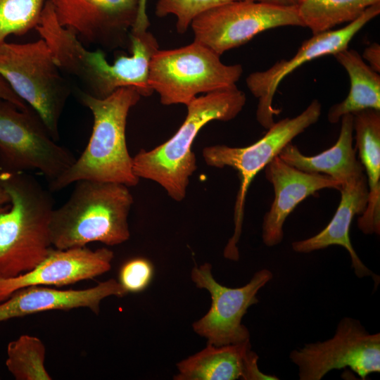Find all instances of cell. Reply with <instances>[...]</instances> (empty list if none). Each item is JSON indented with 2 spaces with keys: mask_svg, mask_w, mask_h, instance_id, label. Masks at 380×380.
Listing matches in <instances>:
<instances>
[{
  "mask_svg": "<svg viewBox=\"0 0 380 380\" xmlns=\"http://www.w3.org/2000/svg\"><path fill=\"white\" fill-rule=\"evenodd\" d=\"M321 113V103L314 99L301 113L274 122L262 138L248 146L213 145L203 149L208 165L232 167L238 172L240 179L234 212V231L224 249L227 259L236 261L239 258L237 243L241 234L246 197L252 181L286 144L316 123Z\"/></svg>",
  "mask_w": 380,
  "mask_h": 380,
  "instance_id": "7",
  "label": "cell"
},
{
  "mask_svg": "<svg viewBox=\"0 0 380 380\" xmlns=\"http://www.w3.org/2000/svg\"><path fill=\"white\" fill-rule=\"evenodd\" d=\"M212 265L195 266L191 278L197 288L207 290L211 297L208 312L193 324L194 331L214 346L239 343L250 341V333L242 319L248 309L258 303L257 294L272 279L267 269L257 271L246 285L230 288L214 278Z\"/></svg>",
  "mask_w": 380,
  "mask_h": 380,
  "instance_id": "11",
  "label": "cell"
},
{
  "mask_svg": "<svg viewBox=\"0 0 380 380\" xmlns=\"http://www.w3.org/2000/svg\"><path fill=\"white\" fill-rule=\"evenodd\" d=\"M6 366L16 380H51L45 367L46 348L41 339L23 334L8 343Z\"/></svg>",
  "mask_w": 380,
  "mask_h": 380,
  "instance_id": "24",
  "label": "cell"
},
{
  "mask_svg": "<svg viewBox=\"0 0 380 380\" xmlns=\"http://www.w3.org/2000/svg\"><path fill=\"white\" fill-rule=\"evenodd\" d=\"M113 252L86 246L53 248L31 271L9 279H0V302L15 291L34 285L62 286L94 279L111 268Z\"/></svg>",
  "mask_w": 380,
  "mask_h": 380,
  "instance_id": "14",
  "label": "cell"
},
{
  "mask_svg": "<svg viewBox=\"0 0 380 380\" xmlns=\"http://www.w3.org/2000/svg\"><path fill=\"white\" fill-rule=\"evenodd\" d=\"M0 182L10 196L0 213V279H9L31 271L53 248L54 201L51 191L25 172L0 170Z\"/></svg>",
  "mask_w": 380,
  "mask_h": 380,
  "instance_id": "3",
  "label": "cell"
},
{
  "mask_svg": "<svg viewBox=\"0 0 380 380\" xmlns=\"http://www.w3.org/2000/svg\"><path fill=\"white\" fill-rule=\"evenodd\" d=\"M7 203H10V196L0 182V213L6 208L3 207Z\"/></svg>",
  "mask_w": 380,
  "mask_h": 380,
  "instance_id": "32",
  "label": "cell"
},
{
  "mask_svg": "<svg viewBox=\"0 0 380 380\" xmlns=\"http://www.w3.org/2000/svg\"><path fill=\"white\" fill-rule=\"evenodd\" d=\"M127 293L118 281L110 279L80 290H59L34 285L20 289L0 302V322L49 310L88 308L95 314L101 302L109 296L122 298Z\"/></svg>",
  "mask_w": 380,
  "mask_h": 380,
  "instance_id": "16",
  "label": "cell"
},
{
  "mask_svg": "<svg viewBox=\"0 0 380 380\" xmlns=\"http://www.w3.org/2000/svg\"><path fill=\"white\" fill-rule=\"evenodd\" d=\"M44 0H0V45L11 35H23L40 22Z\"/></svg>",
  "mask_w": 380,
  "mask_h": 380,
  "instance_id": "25",
  "label": "cell"
},
{
  "mask_svg": "<svg viewBox=\"0 0 380 380\" xmlns=\"http://www.w3.org/2000/svg\"><path fill=\"white\" fill-rule=\"evenodd\" d=\"M67 148L58 145L39 116L32 109H19L0 98V170H38L49 186L75 161Z\"/></svg>",
  "mask_w": 380,
  "mask_h": 380,
  "instance_id": "8",
  "label": "cell"
},
{
  "mask_svg": "<svg viewBox=\"0 0 380 380\" xmlns=\"http://www.w3.org/2000/svg\"><path fill=\"white\" fill-rule=\"evenodd\" d=\"M133 203L125 184L90 179L75 182L68 199L52 212L53 247L67 249L91 242L107 246L125 242L130 236L128 216Z\"/></svg>",
  "mask_w": 380,
  "mask_h": 380,
  "instance_id": "4",
  "label": "cell"
},
{
  "mask_svg": "<svg viewBox=\"0 0 380 380\" xmlns=\"http://www.w3.org/2000/svg\"><path fill=\"white\" fill-rule=\"evenodd\" d=\"M264 169L266 179L272 184L274 192L273 202L264 215L262 226V241L268 247L282 241L284 222L301 201L324 189H341V184L331 177L300 170L278 156Z\"/></svg>",
  "mask_w": 380,
  "mask_h": 380,
  "instance_id": "15",
  "label": "cell"
},
{
  "mask_svg": "<svg viewBox=\"0 0 380 380\" xmlns=\"http://www.w3.org/2000/svg\"><path fill=\"white\" fill-rule=\"evenodd\" d=\"M233 0H158L155 13L158 17L175 15L178 33L186 32L194 19L205 11Z\"/></svg>",
  "mask_w": 380,
  "mask_h": 380,
  "instance_id": "26",
  "label": "cell"
},
{
  "mask_svg": "<svg viewBox=\"0 0 380 380\" xmlns=\"http://www.w3.org/2000/svg\"><path fill=\"white\" fill-rule=\"evenodd\" d=\"M285 26L304 27L296 6L233 0L200 14L191 24L194 41L218 55L240 46L260 32Z\"/></svg>",
  "mask_w": 380,
  "mask_h": 380,
  "instance_id": "9",
  "label": "cell"
},
{
  "mask_svg": "<svg viewBox=\"0 0 380 380\" xmlns=\"http://www.w3.org/2000/svg\"><path fill=\"white\" fill-rule=\"evenodd\" d=\"M129 37L130 56H120L110 64L103 51L96 53L93 61L89 95L104 99L125 87H134L141 96L153 93L148 75L151 58L159 49L157 39L147 30L140 33L130 32Z\"/></svg>",
  "mask_w": 380,
  "mask_h": 380,
  "instance_id": "17",
  "label": "cell"
},
{
  "mask_svg": "<svg viewBox=\"0 0 380 380\" xmlns=\"http://www.w3.org/2000/svg\"><path fill=\"white\" fill-rule=\"evenodd\" d=\"M378 3L380 0H299L296 7L304 27L315 34L354 21Z\"/></svg>",
  "mask_w": 380,
  "mask_h": 380,
  "instance_id": "23",
  "label": "cell"
},
{
  "mask_svg": "<svg viewBox=\"0 0 380 380\" xmlns=\"http://www.w3.org/2000/svg\"><path fill=\"white\" fill-rule=\"evenodd\" d=\"M346 70L350 80L346 98L333 105L328 112V120L335 124L346 114L365 109L380 110V76L366 64L355 50L346 49L333 55Z\"/></svg>",
  "mask_w": 380,
  "mask_h": 380,
  "instance_id": "22",
  "label": "cell"
},
{
  "mask_svg": "<svg viewBox=\"0 0 380 380\" xmlns=\"http://www.w3.org/2000/svg\"><path fill=\"white\" fill-rule=\"evenodd\" d=\"M246 101L244 92L236 85L194 98L186 106V118L170 139L151 150H140L133 157L134 174L158 183L171 198L182 201L197 169L192 145L199 131L211 121L233 120Z\"/></svg>",
  "mask_w": 380,
  "mask_h": 380,
  "instance_id": "2",
  "label": "cell"
},
{
  "mask_svg": "<svg viewBox=\"0 0 380 380\" xmlns=\"http://www.w3.org/2000/svg\"><path fill=\"white\" fill-rule=\"evenodd\" d=\"M355 149L366 170L368 201L357 219L365 234H380V110L365 109L353 114Z\"/></svg>",
  "mask_w": 380,
  "mask_h": 380,
  "instance_id": "20",
  "label": "cell"
},
{
  "mask_svg": "<svg viewBox=\"0 0 380 380\" xmlns=\"http://www.w3.org/2000/svg\"><path fill=\"white\" fill-rule=\"evenodd\" d=\"M251 1H256L265 3L269 4L283 6H296L299 0H246Z\"/></svg>",
  "mask_w": 380,
  "mask_h": 380,
  "instance_id": "31",
  "label": "cell"
},
{
  "mask_svg": "<svg viewBox=\"0 0 380 380\" xmlns=\"http://www.w3.org/2000/svg\"><path fill=\"white\" fill-rule=\"evenodd\" d=\"M147 0H139L138 11L135 23L131 29L132 32L140 33L147 30L150 23L146 14Z\"/></svg>",
  "mask_w": 380,
  "mask_h": 380,
  "instance_id": "29",
  "label": "cell"
},
{
  "mask_svg": "<svg viewBox=\"0 0 380 380\" xmlns=\"http://www.w3.org/2000/svg\"><path fill=\"white\" fill-rule=\"evenodd\" d=\"M258 355L250 341L214 346L208 343L197 353L177 363L176 380H275L278 378L261 372Z\"/></svg>",
  "mask_w": 380,
  "mask_h": 380,
  "instance_id": "19",
  "label": "cell"
},
{
  "mask_svg": "<svg viewBox=\"0 0 380 380\" xmlns=\"http://www.w3.org/2000/svg\"><path fill=\"white\" fill-rule=\"evenodd\" d=\"M61 72L42 38L0 45V75L39 116L56 141L59 139V120L71 94Z\"/></svg>",
  "mask_w": 380,
  "mask_h": 380,
  "instance_id": "5",
  "label": "cell"
},
{
  "mask_svg": "<svg viewBox=\"0 0 380 380\" xmlns=\"http://www.w3.org/2000/svg\"><path fill=\"white\" fill-rule=\"evenodd\" d=\"M153 274V265L148 259L132 258L121 267L118 282L127 293H139L151 284Z\"/></svg>",
  "mask_w": 380,
  "mask_h": 380,
  "instance_id": "27",
  "label": "cell"
},
{
  "mask_svg": "<svg viewBox=\"0 0 380 380\" xmlns=\"http://www.w3.org/2000/svg\"><path fill=\"white\" fill-rule=\"evenodd\" d=\"M141 96L131 87L120 88L104 99L78 91L81 103L93 115L91 134L80 157L49 186L51 191H60L82 179L117 182L128 187L139 183V178L133 170V157L127 149L125 129L129 111Z\"/></svg>",
  "mask_w": 380,
  "mask_h": 380,
  "instance_id": "1",
  "label": "cell"
},
{
  "mask_svg": "<svg viewBox=\"0 0 380 380\" xmlns=\"http://www.w3.org/2000/svg\"><path fill=\"white\" fill-rule=\"evenodd\" d=\"M379 13L380 3L374 4L347 25L313 34L303 42L291 58L281 59L265 70L251 73L246 79V83L258 101L256 110L258 123L267 129L275 122L274 115L279 111L274 108L272 101L279 84L286 76L303 63L348 49L356 34Z\"/></svg>",
  "mask_w": 380,
  "mask_h": 380,
  "instance_id": "12",
  "label": "cell"
},
{
  "mask_svg": "<svg viewBox=\"0 0 380 380\" xmlns=\"http://www.w3.org/2000/svg\"><path fill=\"white\" fill-rule=\"evenodd\" d=\"M0 98L13 103L20 110H26L31 108L12 90L6 81L1 75Z\"/></svg>",
  "mask_w": 380,
  "mask_h": 380,
  "instance_id": "28",
  "label": "cell"
},
{
  "mask_svg": "<svg viewBox=\"0 0 380 380\" xmlns=\"http://www.w3.org/2000/svg\"><path fill=\"white\" fill-rule=\"evenodd\" d=\"M341 125L336 142L329 148L315 156H305L291 142L286 144L278 156L296 168L327 175L341 185L353 177L363 172V167L356 158L353 147V115L341 117Z\"/></svg>",
  "mask_w": 380,
  "mask_h": 380,
  "instance_id": "21",
  "label": "cell"
},
{
  "mask_svg": "<svg viewBox=\"0 0 380 380\" xmlns=\"http://www.w3.org/2000/svg\"><path fill=\"white\" fill-rule=\"evenodd\" d=\"M341 201L329 223L316 235L292 243V249L299 253L338 245L345 248L350 255L351 266L359 278L372 277L379 282V277L370 270L357 255L350 239V227L354 217L361 215L368 201V186L365 175L361 172L341 185Z\"/></svg>",
  "mask_w": 380,
  "mask_h": 380,
  "instance_id": "18",
  "label": "cell"
},
{
  "mask_svg": "<svg viewBox=\"0 0 380 380\" xmlns=\"http://www.w3.org/2000/svg\"><path fill=\"white\" fill-rule=\"evenodd\" d=\"M220 56L196 41L177 49H158L150 63L149 85L165 106H186L199 94L234 87L243 74V67L226 65Z\"/></svg>",
  "mask_w": 380,
  "mask_h": 380,
  "instance_id": "6",
  "label": "cell"
},
{
  "mask_svg": "<svg viewBox=\"0 0 380 380\" xmlns=\"http://www.w3.org/2000/svg\"><path fill=\"white\" fill-rule=\"evenodd\" d=\"M289 357L300 380H319L333 369L346 367L365 379L380 372V334H370L359 320L346 317L332 338L305 344Z\"/></svg>",
  "mask_w": 380,
  "mask_h": 380,
  "instance_id": "10",
  "label": "cell"
},
{
  "mask_svg": "<svg viewBox=\"0 0 380 380\" xmlns=\"http://www.w3.org/2000/svg\"><path fill=\"white\" fill-rule=\"evenodd\" d=\"M58 22L83 43L108 50L126 48L139 0H51Z\"/></svg>",
  "mask_w": 380,
  "mask_h": 380,
  "instance_id": "13",
  "label": "cell"
},
{
  "mask_svg": "<svg viewBox=\"0 0 380 380\" xmlns=\"http://www.w3.org/2000/svg\"><path fill=\"white\" fill-rule=\"evenodd\" d=\"M362 58L368 62L372 69L376 72H380V46L378 43L374 42L367 46Z\"/></svg>",
  "mask_w": 380,
  "mask_h": 380,
  "instance_id": "30",
  "label": "cell"
}]
</instances>
